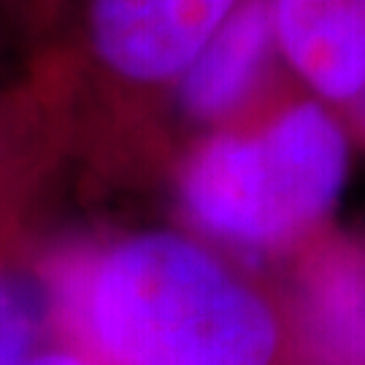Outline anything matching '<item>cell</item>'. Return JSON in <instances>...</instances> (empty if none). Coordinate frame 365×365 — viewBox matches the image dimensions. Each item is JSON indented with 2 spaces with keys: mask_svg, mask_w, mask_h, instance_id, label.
<instances>
[{
  "mask_svg": "<svg viewBox=\"0 0 365 365\" xmlns=\"http://www.w3.org/2000/svg\"><path fill=\"white\" fill-rule=\"evenodd\" d=\"M49 295L106 365H289L287 309L190 235H122L68 262Z\"/></svg>",
  "mask_w": 365,
  "mask_h": 365,
  "instance_id": "1",
  "label": "cell"
},
{
  "mask_svg": "<svg viewBox=\"0 0 365 365\" xmlns=\"http://www.w3.org/2000/svg\"><path fill=\"white\" fill-rule=\"evenodd\" d=\"M354 144L330 103L292 78L247 128L200 138L179 165V206L203 235L249 257H295L333 225Z\"/></svg>",
  "mask_w": 365,
  "mask_h": 365,
  "instance_id": "2",
  "label": "cell"
},
{
  "mask_svg": "<svg viewBox=\"0 0 365 365\" xmlns=\"http://www.w3.org/2000/svg\"><path fill=\"white\" fill-rule=\"evenodd\" d=\"M244 0H78L63 46L41 71L60 103L76 95L141 106L168 98Z\"/></svg>",
  "mask_w": 365,
  "mask_h": 365,
  "instance_id": "3",
  "label": "cell"
},
{
  "mask_svg": "<svg viewBox=\"0 0 365 365\" xmlns=\"http://www.w3.org/2000/svg\"><path fill=\"white\" fill-rule=\"evenodd\" d=\"M292 260L289 365H365V238L330 227Z\"/></svg>",
  "mask_w": 365,
  "mask_h": 365,
  "instance_id": "4",
  "label": "cell"
},
{
  "mask_svg": "<svg viewBox=\"0 0 365 365\" xmlns=\"http://www.w3.org/2000/svg\"><path fill=\"white\" fill-rule=\"evenodd\" d=\"M292 76L276 43L271 0H244L211 36L168 98L184 119L220 130L276 98Z\"/></svg>",
  "mask_w": 365,
  "mask_h": 365,
  "instance_id": "5",
  "label": "cell"
},
{
  "mask_svg": "<svg viewBox=\"0 0 365 365\" xmlns=\"http://www.w3.org/2000/svg\"><path fill=\"white\" fill-rule=\"evenodd\" d=\"M276 43L303 90L341 108L365 87V0H271Z\"/></svg>",
  "mask_w": 365,
  "mask_h": 365,
  "instance_id": "6",
  "label": "cell"
},
{
  "mask_svg": "<svg viewBox=\"0 0 365 365\" xmlns=\"http://www.w3.org/2000/svg\"><path fill=\"white\" fill-rule=\"evenodd\" d=\"M52 295L27 274L0 265V365H22L41 349Z\"/></svg>",
  "mask_w": 365,
  "mask_h": 365,
  "instance_id": "7",
  "label": "cell"
},
{
  "mask_svg": "<svg viewBox=\"0 0 365 365\" xmlns=\"http://www.w3.org/2000/svg\"><path fill=\"white\" fill-rule=\"evenodd\" d=\"M0 14L9 25L41 36L57 25L60 6H57V0H0Z\"/></svg>",
  "mask_w": 365,
  "mask_h": 365,
  "instance_id": "8",
  "label": "cell"
},
{
  "mask_svg": "<svg viewBox=\"0 0 365 365\" xmlns=\"http://www.w3.org/2000/svg\"><path fill=\"white\" fill-rule=\"evenodd\" d=\"M336 111H339V117L344 119V125H346V130H349V138H352L354 149L365 152V87H363V92L354 95L349 103L336 108Z\"/></svg>",
  "mask_w": 365,
  "mask_h": 365,
  "instance_id": "9",
  "label": "cell"
},
{
  "mask_svg": "<svg viewBox=\"0 0 365 365\" xmlns=\"http://www.w3.org/2000/svg\"><path fill=\"white\" fill-rule=\"evenodd\" d=\"M22 365H106L98 357L76 349H38L27 363Z\"/></svg>",
  "mask_w": 365,
  "mask_h": 365,
  "instance_id": "10",
  "label": "cell"
},
{
  "mask_svg": "<svg viewBox=\"0 0 365 365\" xmlns=\"http://www.w3.org/2000/svg\"><path fill=\"white\" fill-rule=\"evenodd\" d=\"M6 114V106L0 108V117ZM14 152L9 146V130H6V119H0V214L6 211V200H9V184L14 182Z\"/></svg>",
  "mask_w": 365,
  "mask_h": 365,
  "instance_id": "11",
  "label": "cell"
},
{
  "mask_svg": "<svg viewBox=\"0 0 365 365\" xmlns=\"http://www.w3.org/2000/svg\"><path fill=\"white\" fill-rule=\"evenodd\" d=\"M57 6H60V19H63L68 11V6H71V0H57Z\"/></svg>",
  "mask_w": 365,
  "mask_h": 365,
  "instance_id": "12",
  "label": "cell"
},
{
  "mask_svg": "<svg viewBox=\"0 0 365 365\" xmlns=\"http://www.w3.org/2000/svg\"><path fill=\"white\" fill-rule=\"evenodd\" d=\"M0 19H3V14H0ZM3 22H6V19H3Z\"/></svg>",
  "mask_w": 365,
  "mask_h": 365,
  "instance_id": "13",
  "label": "cell"
}]
</instances>
